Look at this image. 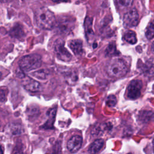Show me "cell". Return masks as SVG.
<instances>
[{
	"label": "cell",
	"instance_id": "1",
	"mask_svg": "<svg viewBox=\"0 0 154 154\" xmlns=\"http://www.w3.org/2000/svg\"><path fill=\"white\" fill-rule=\"evenodd\" d=\"M34 19L37 25L43 29L54 28L56 19L54 14L48 8L41 7L35 13Z\"/></svg>",
	"mask_w": 154,
	"mask_h": 154
},
{
	"label": "cell",
	"instance_id": "2",
	"mask_svg": "<svg viewBox=\"0 0 154 154\" xmlns=\"http://www.w3.org/2000/svg\"><path fill=\"white\" fill-rule=\"evenodd\" d=\"M128 71V68L125 62L119 58L111 59L106 65V72L111 77H122L127 73Z\"/></svg>",
	"mask_w": 154,
	"mask_h": 154
},
{
	"label": "cell",
	"instance_id": "3",
	"mask_svg": "<svg viewBox=\"0 0 154 154\" xmlns=\"http://www.w3.org/2000/svg\"><path fill=\"white\" fill-rule=\"evenodd\" d=\"M42 57L37 54H32L23 57L19 62L20 69L23 72H29L40 67L42 65Z\"/></svg>",
	"mask_w": 154,
	"mask_h": 154
},
{
	"label": "cell",
	"instance_id": "4",
	"mask_svg": "<svg viewBox=\"0 0 154 154\" xmlns=\"http://www.w3.org/2000/svg\"><path fill=\"white\" fill-rule=\"evenodd\" d=\"M75 19L69 16H62L56 19L54 28H56L57 32L63 35H68L72 32L75 27Z\"/></svg>",
	"mask_w": 154,
	"mask_h": 154
},
{
	"label": "cell",
	"instance_id": "5",
	"mask_svg": "<svg viewBox=\"0 0 154 154\" xmlns=\"http://www.w3.org/2000/svg\"><path fill=\"white\" fill-rule=\"evenodd\" d=\"M64 40L57 39L54 43V52L57 58L63 61H69L72 60V56L69 51L65 48Z\"/></svg>",
	"mask_w": 154,
	"mask_h": 154
},
{
	"label": "cell",
	"instance_id": "6",
	"mask_svg": "<svg viewBox=\"0 0 154 154\" xmlns=\"http://www.w3.org/2000/svg\"><path fill=\"white\" fill-rule=\"evenodd\" d=\"M143 87V82L140 79L132 80L128 87L127 96L129 99H136L141 94V91Z\"/></svg>",
	"mask_w": 154,
	"mask_h": 154
},
{
	"label": "cell",
	"instance_id": "7",
	"mask_svg": "<svg viewBox=\"0 0 154 154\" xmlns=\"http://www.w3.org/2000/svg\"><path fill=\"white\" fill-rule=\"evenodd\" d=\"M123 25L126 28H133L136 26L139 22V14L135 8H133L123 16Z\"/></svg>",
	"mask_w": 154,
	"mask_h": 154
},
{
	"label": "cell",
	"instance_id": "8",
	"mask_svg": "<svg viewBox=\"0 0 154 154\" xmlns=\"http://www.w3.org/2000/svg\"><path fill=\"white\" fill-rule=\"evenodd\" d=\"M22 79H23L22 81V85L26 90L32 93L41 91L42 86L38 81L28 76H25L23 78H22Z\"/></svg>",
	"mask_w": 154,
	"mask_h": 154
},
{
	"label": "cell",
	"instance_id": "9",
	"mask_svg": "<svg viewBox=\"0 0 154 154\" xmlns=\"http://www.w3.org/2000/svg\"><path fill=\"white\" fill-rule=\"evenodd\" d=\"M82 142V139L81 136L74 135L68 140L67 143V148L70 152H76L81 148Z\"/></svg>",
	"mask_w": 154,
	"mask_h": 154
},
{
	"label": "cell",
	"instance_id": "10",
	"mask_svg": "<svg viewBox=\"0 0 154 154\" xmlns=\"http://www.w3.org/2000/svg\"><path fill=\"white\" fill-rule=\"evenodd\" d=\"M69 46L75 55H81L83 53L82 42L79 39L70 40L69 42Z\"/></svg>",
	"mask_w": 154,
	"mask_h": 154
},
{
	"label": "cell",
	"instance_id": "11",
	"mask_svg": "<svg viewBox=\"0 0 154 154\" xmlns=\"http://www.w3.org/2000/svg\"><path fill=\"white\" fill-rule=\"evenodd\" d=\"M57 112V108H52L47 112L48 119L46 123L42 126L44 129H52L55 119V115Z\"/></svg>",
	"mask_w": 154,
	"mask_h": 154
},
{
	"label": "cell",
	"instance_id": "12",
	"mask_svg": "<svg viewBox=\"0 0 154 154\" xmlns=\"http://www.w3.org/2000/svg\"><path fill=\"white\" fill-rule=\"evenodd\" d=\"M92 19L89 17H86L84 21V31L86 39L89 41L91 40L94 36V32L92 28Z\"/></svg>",
	"mask_w": 154,
	"mask_h": 154
},
{
	"label": "cell",
	"instance_id": "13",
	"mask_svg": "<svg viewBox=\"0 0 154 154\" xmlns=\"http://www.w3.org/2000/svg\"><path fill=\"white\" fill-rule=\"evenodd\" d=\"M104 145L103 140L99 138L96 140L89 147L88 152L90 154H96L102 148Z\"/></svg>",
	"mask_w": 154,
	"mask_h": 154
},
{
	"label": "cell",
	"instance_id": "14",
	"mask_svg": "<svg viewBox=\"0 0 154 154\" xmlns=\"http://www.w3.org/2000/svg\"><path fill=\"white\" fill-rule=\"evenodd\" d=\"M24 34L25 33L22 26L19 24L13 27L10 31V35L13 37L17 38H20L23 37L24 36Z\"/></svg>",
	"mask_w": 154,
	"mask_h": 154
},
{
	"label": "cell",
	"instance_id": "15",
	"mask_svg": "<svg viewBox=\"0 0 154 154\" xmlns=\"http://www.w3.org/2000/svg\"><path fill=\"white\" fill-rule=\"evenodd\" d=\"M123 38L126 42L131 45H134L137 42L136 34L132 30H128L125 32L123 35Z\"/></svg>",
	"mask_w": 154,
	"mask_h": 154
},
{
	"label": "cell",
	"instance_id": "16",
	"mask_svg": "<svg viewBox=\"0 0 154 154\" xmlns=\"http://www.w3.org/2000/svg\"><path fill=\"white\" fill-rule=\"evenodd\" d=\"M153 112L150 111H143L139 114V119L143 123H147L153 119Z\"/></svg>",
	"mask_w": 154,
	"mask_h": 154
},
{
	"label": "cell",
	"instance_id": "17",
	"mask_svg": "<svg viewBox=\"0 0 154 154\" xmlns=\"http://www.w3.org/2000/svg\"><path fill=\"white\" fill-rule=\"evenodd\" d=\"M116 46L114 42H111L105 49V55L107 57L112 56L116 54Z\"/></svg>",
	"mask_w": 154,
	"mask_h": 154
},
{
	"label": "cell",
	"instance_id": "18",
	"mask_svg": "<svg viewBox=\"0 0 154 154\" xmlns=\"http://www.w3.org/2000/svg\"><path fill=\"white\" fill-rule=\"evenodd\" d=\"M39 109L35 106L29 107L27 109V114L29 118H35L39 115Z\"/></svg>",
	"mask_w": 154,
	"mask_h": 154
},
{
	"label": "cell",
	"instance_id": "19",
	"mask_svg": "<svg viewBox=\"0 0 154 154\" xmlns=\"http://www.w3.org/2000/svg\"><path fill=\"white\" fill-rule=\"evenodd\" d=\"M146 37L148 40H152L153 38L154 35V27L152 22L150 23L146 30Z\"/></svg>",
	"mask_w": 154,
	"mask_h": 154
},
{
	"label": "cell",
	"instance_id": "20",
	"mask_svg": "<svg viewBox=\"0 0 154 154\" xmlns=\"http://www.w3.org/2000/svg\"><path fill=\"white\" fill-rule=\"evenodd\" d=\"M32 75L37 78L40 79H45L46 78L47 76V73L45 70H37L32 73Z\"/></svg>",
	"mask_w": 154,
	"mask_h": 154
},
{
	"label": "cell",
	"instance_id": "21",
	"mask_svg": "<svg viewBox=\"0 0 154 154\" xmlns=\"http://www.w3.org/2000/svg\"><path fill=\"white\" fill-rule=\"evenodd\" d=\"M117 103V99L114 95H109L108 96L106 100V104L109 106L112 107L116 105Z\"/></svg>",
	"mask_w": 154,
	"mask_h": 154
},
{
	"label": "cell",
	"instance_id": "22",
	"mask_svg": "<svg viewBox=\"0 0 154 154\" xmlns=\"http://www.w3.org/2000/svg\"><path fill=\"white\" fill-rule=\"evenodd\" d=\"M116 2L122 7H129L132 5L134 0H116Z\"/></svg>",
	"mask_w": 154,
	"mask_h": 154
},
{
	"label": "cell",
	"instance_id": "23",
	"mask_svg": "<svg viewBox=\"0 0 154 154\" xmlns=\"http://www.w3.org/2000/svg\"><path fill=\"white\" fill-rule=\"evenodd\" d=\"M7 92L5 90L0 89V102H3L6 99Z\"/></svg>",
	"mask_w": 154,
	"mask_h": 154
},
{
	"label": "cell",
	"instance_id": "24",
	"mask_svg": "<svg viewBox=\"0 0 154 154\" xmlns=\"http://www.w3.org/2000/svg\"><path fill=\"white\" fill-rule=\"evenodd\" d=\"M70 0H52V1H54V2H69Z\"/></svg>",
	"mask_w": 154,
	"mask_h": 154
},
{
	"label": "cell",
	"instance_id": "25",
	"mask_svg": "<svg viewBox=\"0 0 154 154\" xmlns=\"http://www.w3.org/2000/svg\"><path fill=\"white\" fill-rule=\"evenodd\" d=\"M0 154H4V152H3V149L2 147V146L0 145Z\"/></svg>",
	"mask_w": 154,
	"mask_h": 154
},
{
	"label": "cell",
	"instance_id": "26",
	"mask_svg": "<svg viewBox=\"0 0 154 154\" xmlns=\"http://www.w3.org/2000/svg\"><path fill=\"white\" fill-rule=\"evenodd\" d=\"M1 76H2V74H1V73L0 72V78H1Z\"/></svg>",
	"mask_w": 154,
	"mask_h": 154
},
{
	"label": "cell",
	"instance_id": "27",
	"mask_svg": "<svg viewBox=\"0 0 154 154\" xmlns=\"http://www.w3.org/2000/svg\"><path fill=\"white\" fill-rule=\"evenodd\" d=\"M128 154H131V153H128Z\"/></svg>",
	"mask_w": 154,
	"mask_h": 154
}]
</instances>
